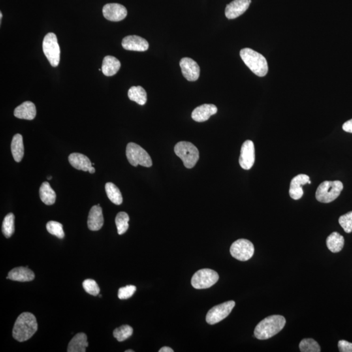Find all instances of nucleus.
<instances>
[{"label": "nucleus", "instance_id": "obj_1", "mask_svg": "<svg viewBox=\"0 0 352 352\" xmlns=\"http://www.w3.org/2000/svg\"><path fill=\"white\" fill-rule=\"evenodd\" d=\"M37 328L35 316L30 313H23L17 318L12 330V337L18 342H24L33 337Z\"/></svg>", "mask_w": 352, "mask_h": 352}, {"label": "nucleus", "instance_id": "obj_2", "mask_svg": "<svg viewBox=\"0 0 352 352\" xmlns=\"http://www.w3.org/2000/svg\"><path fill=\"white\" fill-rule=\"evenodd\" d=\"M285 324L286 319L283 316H270L258 324L254 334L256 338L259 340H267L278 334Z\"/></svg>", "mask_w": 352, "mask_h": 352}, {"label": "nucleus", "instance_id": "obj_3", "mask_svg": "<svg viewBox=\"0 0 352 352\" xmlns=\"http://www.w3.org/2000/svg\"><path fill=\"white\" fill-rule=\"evenodd\" d=\"M240 56L243 62L256 75L266 76L268 72V65L266 59L260 53L253 49L246 48L240 51Z\"/></svg>", "mask_w": 352, "mask_h": 352}, {"label": "nucleus", "instance_id": "obj_4", "mask_svg": "<svg viewBox=\"0 0 352 352\" xmlns=\"http://www.w3.org/2000/svg\"><path fill=\"white\" fill-rule=\"evenodd\" d=\"M340 181H325L318 187L316 198L322 203H330L339 197L343 189Z\"/></svg>", "mask_w": 352, "mask_h": 352}, {"label": "nucleus", "instance_id": "obj_5", "mask_svg": "<svg viewBox=\"0 0 352 352\" xmlns=\"http://www.w3.org/2000/svg\"><path fill=\"white\" fill-rule=\"evenodd\" d=\"M174 152L180 158L187 168H193L199 159V151L191 142H178L174 147Z\"/></svg>", "mask_w": 352, "mask_h": 352}, {"label": "nucleus", "instance_id": "obj_6", "mask_svg": "<svg viewBox=\"0 0 352 352\" xmlns=\"http://www.w3.org/2000/svg\"><path fill=\"white\" fill-rule=\"evenodd\" d=\"M126 155L130 164L134 166L141 165L149 168L152 166V160L148 153L135 143L131 142L127 144Z\"/></svg>", "mask_w": 352, "mask_h": 352}, {"label": "nucleus", "instance_id": "obj_7", "mask_svg": "<svg viewBox=\"0 0 352 352\" xmlns=\"http://www.w3.org/2000/svg\"><path fill=\"white\" fill-rule=\"evenodd\" d=\"M42 50L51 65L57 67L60 61V48L54 33L46 34L42 41Z\"/></svg>", "mask_w": 352, "mask_h": 352}, {"label": "nucleus", "instance_id": "obj_8", "mask_svg": "<svg viewBox=\"0 0 352 352\" xmlns=\"http://www.w3.org/2000/svg\"><path fill=\"white\" fill-rule=\"evenodd\" d=\"M218 274L210 269H202L196 272L191 279V285L196 289H209L219 281Z\"/></svg>", "mask_w": 352, "mask_h": 352}, {"label": "nucleus", "instance_id": "obj_9", "mask_svg": "<svg viewBox=\"0 0 352 352\" xmlns=\"http://www.w3.org/2000/svg\"><path fill=\"white\" fill-rule=\"evenodd\" d=\"M230 251L232 257L240 261H247L253 257L255 247L250 241L240 239L232 243Z\"/></svg>", "mask_w": 352, "mask_h": 352}, {"label": "nucleus", "instance_id": "obj_10", "mask_svg": "<svg viewBox=\"0 0 352 352\" xmlns=\"http://www.w3.org/2000/svg\"><path fill=\"white\" fill-rule=\"evenodd\" d=\"M235 305L234 301H229L213 307L207 314L206 322L210 325H214L223 321L233 310Z\"/></svg>", "mask_w": 352, "mask_h": 352}, {"label": "nucleus", "instance_id": "obj_11", "mask_svg": "<svg viewBox=\"0 0 352 352\" xmlns=\"http://www.w3.org/2000/svg\"><path fill=\"white\" fill-rule=\"evenodd\" d=\"M255 161V149L253 141L246 140L243 143L239 163L243 169L250 170Z\"/></svg>", "mask_w": 352, "mask_h": 352}, {"label": "nucleus", "instance_id": "obj_12", "mask_svg": "<svg viewBox=\"0 0 352 352\" xmlns=\"http://www.w3.org/2000/svg\"><path fill=\"white\" fill-rule=\"evenodd\" d=\"M104 18L112 22L123 20L127 15V10L124 6L119 3H108L102 8Z\"/></svg>", "mask_w": 352, "mask_h": 352}, {"label": "nucleus", "instance_id": "obj_13", "mask_svg": "<svg viewBox=\"0 0 352 352\" xmlns=\"http://www.w3.org/2000/svg\"><path fill=\"white\" fill-rule=\"evenodd\" d=\"M180 65L183 75L187 80L194 82L199 78L200 73L199 65L193 59L184 57L181 59Z\"/></svg>", "mask_w": 352, "mask_h": 352}, {"label": "nucleus", "instance_id": "obj_14", "mask_svg": "<svg viewBox=\"0 0 352 352\" xmlns=\"http://www.w3.org/2000/svg\"><path fill=\"white\" fill-rule=\"evenodd\" d=\"M251 3V0H234L226 7V16L228 19L238 18L248 9Z\"/></svg>", "mask_w": 352, "mask_h": 352}, {"label": "nucleus", "instance_id": "obj_15", "mask_svg": "<svg viewBox=\"0 0 352 352\" xmlns=\"http://www.w3.org/2000/svg\"><path fill=\"white\" fill-rule=\"evenodd\" d=\"M122 46L127 50L144 52L149 48V43L146 39L140 36L129 35L123 38Z\"/></svg>", "mask_w": 352, "mask_h": 352}, {"label": "nucleus", "instance_id": "obj_16", "mask_svg": "<svg viewBox=\"0 0 352 352\" xmlns=\"http://www.w3.org/2000/svg\"><path fill=\"white\" fill-rule=\"evenodd\" d=\"M310 178L306 174H299L294 177L290 183L289 194L290 197L294 200H299L304 195L303 185L309 183Z\"/></svg>", "mask_w": 352, "mask_h": 352}, {"label": "nucleus", "instance_id": "obj_17", "mask_svg": "<svg viewBox=\"0 0 352 352\" xmlns=\"http://www.w3.org/2000/svg\"><path fill=\"white\" fill-rule=\"evenodd\" d=\"M217 107L214 104H204L198 106L192 113V118L197 122H204L213 115L217 114Z\"/></svg>", "mask_w": 352, "mask_h": 352}, {"label": "nucleus", "instance_id": "obj_18", "mask_svg": "<svg viewBox=\"0 0 352 352\" xmlns=\"http://www.w3.org/2000/svg\"><path fill=\"white\" fill-rule=\"evenodd\" d=\"M104 218L102 208L100 206H94L89 211L87 227L91 231H98L103 226Z\"/></svg>", "mask_w": 352, "mask_h": 352}, {"label": "nucleus", "instance_id": "obj_19", "mask_svg": "<svg viewBox=\"0 0 352 352\" xmlns=\"http://www.w3.org/2000/svg\"><path fill=\"white\" fill-rule=\"evenodd\" d=\"M37 110L35 104L31 101H25L17 106L14 111V116L18 119L32 120L35 118Z\"/></svg>", "mask_w": 352, "mask_h": 352}, {"label": "nucleus", "instance_id": "obj_20", "mask_svg": "<svg viewBox=\"0 0 352 352\" xmlns=\"http://www.w3.org/2000/svg\"><path fill=\"white\" fill-rule=\"evenodd\" d=\"M7 279L14 281L29 282L35 279V274L27 267H19L8 273Z\"/></svg>", "mask_w": 352, "mask_h": 352}, {"label": "nucleus", "instance_id": "obj_21", "mask_svg": "<svg viewBox=\"0 0 352 352\" xmlns=\"http://www.w3.org/2000/svg\"><path fill=\"white\" fill-rule=\"evenodd\" d=\"M70 165L79 170L87 172L92 166V163L86 155L78 153H71L69 156Z\"/></svg>", "mask_w": 352, "mask_h": 352}, {"label": "nucleus", "instance_id": "obj_22", "mask_svg": "<svg viewBox=\"0 0 352 352\" xmlns=\"http://www.w3.org/2000/svg\"><path fill=\"white\" fill-rule=\"evenodd\" d=\"M121 67L120 61L112 55H106L103 59L102 72L105 76H112L119 71Z\"/></svg>", "mask_w": 352, "mask_h": 352}, {"label": "nucleus", "instance_id": "obj_23", "mask_svg": "<svg viewBox=\"0 0 352 352\" xmlns=\"http://www.w3.org/2000/svg\"><path fill=\"white\" fill-rule=\"evenodd\" d=\"M86 335L79 333L71 339L68 346V352H85L88 347Z\"/></svg>", "mask_w": 352, "mask_h": 352}, {"label": "nucleus", "instance_id": "obj_24", "mask_svg": "<svg viewBox=\"0 0 352 352\" xmlns=\"http://www.w3.org/2000/svg\"><path fill=\"white\" fill-rule=\"evenodd\" d=\"M10 148H11L12 155L14 161L17 163H20L24 154L23 138L20 134H16L13 136Z\"/></svg>", "mask_w": 352, "mask_h": 352}, {"label": "nucleus", "instance_id": "obj_25", "mask_svg": "<svg viewBox=\"0 0 352 352\" xmlns=\"http://www.w3.org/2000/svg\"><path fill=\"white\" fill-rule=\"evenodd\" d=\"M326 243L329 250L332 253H339L344 247L345 238L338 232H333L328 236Z\"/></svg>", "mask_w": 352, "mask_h": 352}, {"label": "nucleus", "instance_id": "obj_26", "mask_svg": "<svg viewBox=\"0 0 352 352\" xmlns=\"http://www.w3.org/2000/svg\"><path fill=\"white\" fill-rule=\"evenodd\" d=\"M39 195L41 201L48 206L54 204L56 199L55 191L47 181L42 183L39 189Z\"/></svg>", "mask_w": 352, "mask_h": 352}, {"label": "nucleus", "instance_id": "obj_27", "mask_svg": "<svg viewBox=\"0 0 352 352\" xmlns=\"http://www.w3.org/2000/svg\"><path fill=\"white\" fill-rule=\"evenodd\" d=\"M128 97L131 101L136 102L140 105H144L147 102V93L142 87L132 86L128 91Z\"/></svg>", "mask_w": 352, "mask_h": 352}, {"label": "nucleus", "instance_id": "obj_28", "mask_svg": "<svg viewBox=\"0 0 352 352\" xmlns=\"http://www.w3.org/2000/svg\"><path fill=\"white\" fill-rule=\"evenodd\" d=\"M106 195L112 203L120 205L123 202V197L118 187L114 183L108 182L105 185Z\"/></svg>", "mask_w": 352, "mask_h": 352}, {"label": "nucleus", "instance_id": "obj_29", "mask_svg": "<svg viewBox=\"0 0 352 352\" xmlns=\"http://www.w3.org/2000/svg\"><path fill=\"white\" fill-rule=\"evenodd\" d=\"M2 232L5 238H9L14 232V215L10 213L6 215L2 224Z\"/></svg>", "mask_w": 352, "mask_h": 352}, {"label": "nucleus", "instance_id": "obj_30", "mask_svg": "<svg viewBox=\"0 0 352 352\" xmlns=\"http://www.w3.org/2000/svg\"><path fill=\"white\" fill-rule=\"evenodd\" d=\"M116 225L119 235L125 234L129 228V217L127 213L119 212L116 217Z\"/></svg>", "mask_w": 352, "mask_h": 352}, {"label": "nucleus", "instance_id": "obj_31", "mask_svg": "<svg viewBox=\"0 0 352 352\" xmlns=\"http://www.w3.org/2000/svg\"><path fill=\"white\" fill-rule=\"evenodd\" d=\"M133 334V329L129 325L121 326V327L116 328L113 332L114 337L119 342H122L126 339H129Z\"/></svg>", "mask_w": 352, "mask_h": 352}, {"label": "nucleus", "instance_id": "obj_32", "mask_svg": "<svg viewBox=\"0 0 352 352\" xmlns=\"http://www.w3.org/2000/svg\"><path fill=\"white\" fill-rule=\"evenodd\" d=\"M300 350L302 352H320L321 347L313 339H305L300 343Z\"/></svg>", "mask_w": 352, "mask_h": 352}, {"label": "nucleus", "instance_id": "obj_33", "mask_svg": "<svg viewBox=\"0 0 352 352\" xmlns=\"http://www.w3.org/2000/svg\"><path fill=\"white\" fill-rule=\"evenodd\" d=\"M46 230L50 234L56 236L59 239H63L65 237L63 229V225L56 221H49L46 224Z\"/></svg>", "mask_w": 352, "mask_h": 352}, {"label": "nucleus", "instance_id": "obj_34", "mask_svg": "<svg viewBox=\"0 0 352 352\" xmlns=\"http://www.w3.org/2000/svg\"><path fill=\"white\" fill-rule=\"evenodd\" d=\"M83 288L85 291L93 296L99 295L100 289L97 283L93 279H86L83 282Z\"/></svg>", "mask_w": 352, "mask_h": 352}, {"label": "nucleus", "instance_id": "obj_35", "mask_svg": "<svg viewBox=\"0 0 352 352\" xmlns=\"http://www.w3.org/2000/svg\"><path fill=\"white\" fill-rule=\"evenodd\" d=\"M339 224L347 233L352 232V211L343 215L339 219Z\"/></svg>", "mask_w": 352, "mask_h": 352}, {"label": "nucleus", "instance_id": "obj_36", "mask_svg": "<svg viewBox=\"0 0 352 352\" xmlns=\"http://www.w3.org/2000/svg\"><path fill=\"white\" fill-rule=\"evenodd\" d=\"M136 290V287L133 285H128L121 287L118 290V298L120 300H127L134 295Z\"/></svg>", "mask_w": 352, "mask_h": 352}, {"label": "nucleus", "instance_id": "obj_37", "mask_svg": "<svg viewBox=\"0 0 352 352\" xmlns=\"http://www.w3.org/2000/svg\"><path fill=\"white\" fill-rule=\"evenodd\" d=\"M338 347L341 352H352V343L347 341H339Z\"/></svg>", "mask_w": 352, "mask_h": 352}, {"label": "nucleus", "instance_id": "obj_38", "mask_svg": "<svg viewBox=\"0 0 352 352\" xmlns=\"http://www.w3.org/2000/svg\"><path fill=\"white\" fill-rule=\"evenodd\" d=\"M343 129L347 133H352V119L343 124Z\"/></svg>", "mask_w": 352, "mask_h": 352}, {"label": "nucleus", "instance_id": "obj_39", "mask_svg": "<svg viewBox=\"0 0 352 352\" xmlns=\"http://www.w3.org/2000/svg\"><path fill=\"white\" fill-rule=\"evenodd\" d=\"M159 352H174V351L170 347H164L159 350Z\"/></svg>", "mask_w": 352, "mask_h": 352}, {"label": "nucleus", "instance_id": "obj_40", "mask_svg": "<svg viewBox=\"0 0 352 352\" xmlns=\"http://www.w3.org/2000/svg\"><path fill=\"white\" fill-rule=\"evenodd\" d=\"M88 172L90 173V174H94V173L95 172V168H94L93 166H91V167L89 168Z\"/></svg>", "mask_w": 352, "mask_h": 352}, {"label": "nucleus", "instance_id": "obj_41", "mask_svg": "<svg viewBox=\"0 0 352 352\" xmlns=\"http://www.w3.org/2000/svg\"><path fill=\"white\" fill-rule=\"evenodd\" d=\"M125 352H134V351H133V350H128V351H126Z\"/></svg>", "mask_w": 352, "mask_h": 352}, {"label": "nucleus", "instance_id": "obj_42", "mask_svg": "<svg viewBox=\"0 0 352 352\" xmlns=\"http://www.w3.org/2000/svg\"><path fill=\"white\" fill-rule=\"evenodd\" d=\"M52 176L48 177V178H47V180H52Z\"/></svg>", "mask_w": 352, "mask_h": 352}, {"label": "nucleus", "instance_id": "obj_43", "mask_svg": "<svg viewBox=\"0 0 352 352\" xmlns=\"http://www.w3.org/2000/svg\"><path fill=\"white\" fill-rule=\"evenodd\" d=\"M2 19V12H0V20H1Z\"/></svg>", "mask_w": 352, "mask_h": 352}, {"label": "nucleus", "instance_id": "obj_44", "mask_svg": "<svg viewBox=\"0 0 352 352\" xmlns=\"http://www.w3.org/2000/svg\"><path fill=\"white\" fill-rule=\"evenodd\" d=\"M308 184H311V180L309 181Z\"/></svg>", "mask_w": 352, "mask_h": 352}]
</instances>
